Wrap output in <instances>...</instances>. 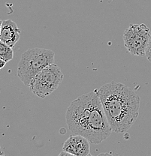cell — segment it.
<instances>
[{
	"mask_svg": "<svg viewBox=\"0 0 151 156\" xmlns=\"http://www.w3.org/2000/svg\"><path fill=\"white\" fill-rule=\"evenodd\" d=\"M66 120L73 134L84 136L92 144H100L112 133L97 89L71 101Z\"/></svg>",
	"mask_w": 151,
	"mask_h": 156,
	"instance_id": "obj_1",
	"label": "cell"
},
{
	"mask_svg": "<svg viewBox=\"0 0 151 156\" xmlns=\"http://www.w3.org/2000/svg\"><path fill=\"white\" fill-rule=\"evenodd\" d=\"M97 91L112 132H126L138 117L140 97L131 88L115 81Z\"/></svg>",
	"mask_w": 151,
	"mask_h": 156,
	"instance_id": "obj_2",
	"label": "cell"
},
{
	"mask_svg": "<svg viewBox=\"0 0 151 156\" xmlns=\"http://www.w3.org/2000/svg\"><path fill=\"white\" fill-rule=\"evenodd\" d=\"M55 53L50 50L31 48L21 56L17 67V76L23 83L30 87L35 76L49 65L53 63Z\"/></svg>",
	"mask_w": 151,
	"mask_h": 156,
	"instance_id": "obj_3",
	"label": "cell"
},
{
	"mask_svg": "<svg viewBox=\"0 0 151 156\" xmlns=\"http://www.w3.org/2000/svg\"><path fill=\"white\" fill-rule=\"evenodd\" d=\"M63 77L64 76L59 66L52 63L35 76L31 82L30 89L38 98H45L58 89Z\"/></svg>",
	"mask_w": 151,
	"mask_h": 156,
	"instance_id": "obj_4",
	"label": "cell"
},
{
	"mask_svg": "<svg viewBox=\"0 0 151 156\" xmlns=\"http://www.w3.org/2000/svg\"><path fill=\"white\" fill-rule=\"evenodd\" d=\"M150 35V29L144 23L131 24L123 33L125 48L132 56H145Z\"/></svg>",
	"mask_w": 151,
	"mask_h": 156,
	"instance_id": "obj_5",
	"label": "cell"
},
{
	"mask_svg": "<svg viewBox=\"0 0 151 156\" xmlns=\"http://www.w3.org/2000/svg\"><path fill=\"white\" fill-rule=\"evenodd\" d=\"M63 150L73 156H89L90 155V142L84 136L74 134L66 140Z\"/></svg>",
	"mask_w": 151,
	"mask_h": 156,
	"instance_id": "obj_6",
	"label": "cell"
},
{
	"mask_svg": "<svg viewBox=\"0 0 151 156\" xmlns=\"http://www.w3.org/2000/svg\"><path fill=\"white\" fill-rule=\"evenodd\" d=\"M21 29L11 20L2 21L1 28V41L14 48L20 38Z\"/></svg>",
	"mask_w": 151,
	"mask_h": 156,
	"instance_id": "obj_7",
	"label": "cell"
},
{
	"mask_svg": "<svg viewBox=\"0 0 151 156\" xmlns=\"http://www.w3.org/2000/svg\"><path fill=\"white\" fill-rule=\"evenodd\" d=\"M14 58V51L12 48L6 44L0 41V58L8 62Z\"/></svg>",
	"mask_w": 151,
	"mask_h": 156,
	"instance_id": "obj_8",
	"label": "cell"
},
{
	"mask_svg": "<svg viewBox=\"0 0 151 156\" xmlns=\"http://www.w3.org/2000/svg\"><path fill=\"white\" fill-rule=\"evenodd\" d=\"M145 56L147 57V60H148L150 62H151V35H150V40H149L148 44H147V49H146Z\"/></svg>",
	"mask_w": 151,
	"mask_h": 156,
	"instance_id": "obj_9",
	"label": "cell"
},
{
	"mask_svg": "<svg viewBox=\"0 0 151 156\" xmlns=\"http://www.w3.org/2000/svg\"><path fill=\"white\" fill-rule=\"evenodd\" d=\"M6 63H7V62L5 61V60H3V59H2V58H0V70L2 69V68L5 66Z\"/></svg>",
	"mask_w": 151,
	"mask_h": 156,
	"instance_id": "obj_10",
	"label": "cell"
},
{
	"mask_svg": "<svg viewBox=\"0 0 151 156\" xmlns=\"http://www.w3.org/2000/svg\"><path fill=\"white\" fill-rule=\"evenodd\" d=\"M2 20H0V41H1V28H2Z\"/></svg>",
	"mask_w": 151,
	"mask_h": 156,
	"instance_id": "obj_11",
	"label": "cell"
},
{
	"mask_svg": "<svg viewBox=\"0 0 151 156\" xmlns=\"http://www.w3.org/2000/svg\"><path fill=\"white\" fill-rule=\"evenodd\" d=\"M4 155V153H3L2 151V149H1V146H0V155Z\"/></svg>",
	"mask_w": 151,
	"mask_h": 156,
	"instance_id": "obj_12",
	"label": "cell"
}]
</instances>
